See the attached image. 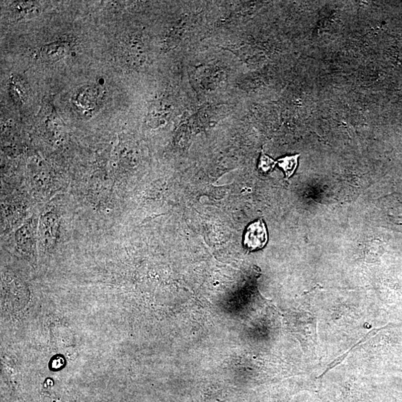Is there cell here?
Wrapping results in <instances>:
<instances>
[{
    "mask_svg": "<svg viewBox=\"0 0 402 402\" xmlns=\"http://www.w3.org/2000/svg\"><path fill=\"white\" fill-rule=\"evenodd\" d=\"M268 232L262 219L251 223L245 235L244 245L250 251L262 249L268 242Z\"/></svg>",
    "mask_w": 402,
    "mask_h": 402,
    "instance_id": "obj_1",
    "label": "cell"
},
{
    "mask_svg": "<svg viewBox=\"0 0 402 402\" xmlns=\"http://www.w3.org/2000/svg\"><path fill=\"white\" fill-rule=\"evenodd\" d=\"M198 79L205 89L214 90L224 80V72L217 66H206L199 71Z\"/></svg>",
    "mask_w": 402,
    "mask_h": 402,
    "instance_id": "obj_2",
    "label": "cell"
},
{
    "mask_svg": "<svg viewBox=\"0 0 402 402\" xmlns=\"http://www.w3.org/2000/svg\"><path fill=\"white\" fill-rule=\"evenodd\" d=\"M187 29V21L180 20L172 29H169L166 36V46L169 48L175 47L182 40Z\"/></svg>",
    "mask_w": 402,
    "mask_h": 402,
    "instance_id": "obj_3",
    "label": "cell"
},
{
    "mask_svg": "<svg viewBox=\"0 0 402 402\" xmlns=\"http://www.w3.org/2000/svg\"><path fill=\"white\" fill-rule=\"evenodd\" d=\"M38 6H35L32 2H16L12 6V11L14 16L20 20L32 16L35 12H38Z\"/></svg>",
    "mask_w": 402,
    "mask_h": 402,
    "instance_id": "obj_4",
    "label": "cell"
},
{
    "mask_svg": "<svg viewBox=\"0 0 402 402\" xmlns=\"http://www.w3.org/2000/svg\"><path fill=\"white\" fill-rule=\"evenodd\" d=\"M66 50H67V47L63 43H56V44H52L51 46L43 48L41 53L43 58L52 60V59H57L58 57H61V56L64 55L67 52Z\"/></svg>",
    "mask_w": 402,
    "mask_h": 402,
    "instance_id": "obj_5",
    "label": "cell"
},
{
    "mask_svg": "<svg viewBox=\"0 0 402 402\" xmlns=\"http://www.w3.org/2000/svg\"><path fill=\"white\" fill-rule=\"evenodd\" d=\"M299 154L293 155V156H287L285 157L281 158L276 162L279 165V167L282 168L285 172L286 179H288L297 167L298 158Z\"/></svg>",
    "mask_w": 402,
    "mask_h": 402,
    "instance_id": "obj_6",
    "label": "cell"
},
{
    "mask_svg": "<svg viewBox=\"0 0 402 402\" xmlns=\"http://www.w3.org/2000/svg\"><path fill=\"white\" fill-rule=\"evenodd\" d=\"M129 46V55L133 62L140 63L144 58L143 43L139 39L133 38Z\"/></svg>",
    "mask_w": 402,
    "mask_h": 402,
    "instance_id": "obj_7",
    "label": "cell"
},
{
    "mask_svg": "<svg viewBox=\"0 0 402 402\" xmlns=\"http://www.w3.org/2000/svg\"><path fill=\"white\" fill-rule=\"evenodd\" d=\"M276 164V162H274L269 156L262 153L260 158V163H259V169L264 172H268L274 167Z\"/></svg>",
    "mask_w": 402,
    "mask_h": 402,
    "instance_id": "obj_8",
    "label": "cell"
}]
</instances>
